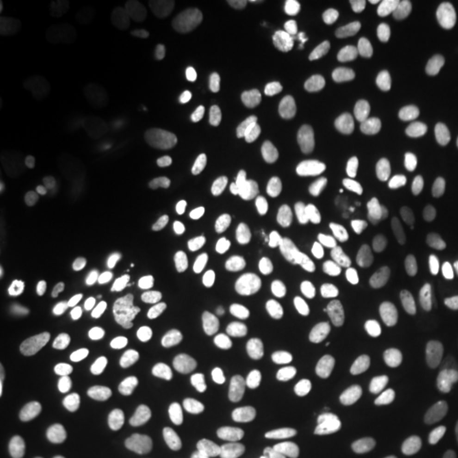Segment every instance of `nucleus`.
Here are the masks:
<instances>
[{"instance_id": "f257e3e1", "label": "nucleus", "mask_w": 458, "mask_h": 458, "mask_svg": "<svg viewBox=\"0 0 458 458\" xmlns=\"http://www.w3.org/2000/svg\"><path fill=\"white\" fill-rule=\"evenodd\" d=\"M181 149L204 177H285L306 160L310 130L289 98L262 89L200 102L183 123Z\"/></svg>"}, {"instance_id": "f03ea898", "label": "nucleus", "mask_w": 458, "mask_h": 458, "mask_svg": "<svg viewBox=\"0 0 458 458\" xmlns=\"http://www.w3.org/2000/svg\"><path fill=\"white\" fill-rule=\"evenodd\" d=\"M333 374L346 404L370 431H414L435 411L428 363L404 340L387 333H353L333 357Z\"/></svg>"}, {"instance_id": "7ed1b4c3", "label": "nucleus", "mask_w": 458, "mask_h": 458, "mask_svg": "<svg viewBox=\"0 0 458 458\" xmlns=\"http://www.w3.org/2000/svg\"><path fill=\"white\" fill-rule=\"evenodd\" d=\"M98 357L119 363L140 397L166 401L181 394L204 363L194 323L166 302L136 299L102 316L92 327Z\"/></svg>"}, {"instance_id": "20e7f679", "label": "nucleus", "mask_w": 458, "mask_h": 458, "mask_svg": "<svg viewBox=\"0 0 458 458\" xmlns=\"http://www.w3.org/2000/svg\"><path fill=\"white\" fill-rule=\"evenodd\" d=\"M85 89L55 68H0V140L51 143L82 123Z\"/></svg>"}, {"instance_id": "39448f33", "label": "nucleus", "mask_w": 458, "mask_h": 458, "mask_svg": "<svg viewBox=\"0 0 458 458\" xmlns=\"http://www.w3.org/2000/svg\"><path fill=\"white\" fill-rule=\"evenodd\" d=\"M278 7L272 0H214L200 14V62L242 72L272 48Z\"/></svg>"}, {"instance_id": "423d86ee", "label": "nucleus", "mask_w": 458, "mask_h": 458, "mask_svg": "<svg viewBox=\"0 0 458 458\" xmlns=\"http://www.w3.org/2000/svg\"><path fill=\"white\" fill-rule=\"evenodd\" d=\"M380 62V41L367 24H340L302 55V82L323 98H357Z\"/></svg>"}, {"instance_id": "0eeeda50", "label": "nucleus", "mask_w": 458, "mask_h": 458, "mask_svg": "<svg viewBox=\"0 0 458 458\" xmlns=\"http://www.w3.org/2000/svg\"><path fill=\"white\" fill-rule=\"evenodd\" d=\"M442 82H445V92H448V98H452V102L458 106V31L452 34V41H448V51H445Z\"/></svg>"}, {"instance_id": "6e6552de", "label": "nucleus", "mask_w": 458, "mask_h": 458, "mask_svg": "<svg viewBox=\"0 0 458 458\" xmlns=\"http://www.w3.org/2000/svg\"><path fill=\"white\" fill-rule=\"evenodd\" d=\"M11 38H14V14H11V4L4 0L0 4V48H11Z\"/></svg>"}]
</instances>
